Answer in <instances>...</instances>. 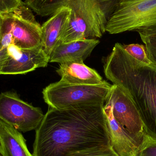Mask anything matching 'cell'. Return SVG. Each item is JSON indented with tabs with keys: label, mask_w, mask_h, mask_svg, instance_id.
<instances>
[{
	"label": "cell",
	"mask_w": 156,
	"mask_h": 156,
	"mask_svg": "<svg viewBox=\"0 0 156 156\" xmlns=\"http://www.w3.org/2000/svg\"><path fill=\"white\" fill-rule=\"evenodd\" d=\"M102 61L106 78L131 98L145 132L156 140V65L135 59L118 43Z\"/></svg>",
	"instance_id": "7a4b0ae2"
},
{
	"label": "cell",
	"mask_w": 156,
	"mask_h": 156,
	"mask_svg": "<svg viewBox=\"0 0 156 156\" xmlns=\"http://www.w3.org/2000/svg\"><path fill=\"white\" fill-rule=\"evenodd\" d=\"M44 116L40 108L23 101L16 93L0 94V119L19 132L36 130Z\"/></svg>",
	"instance_id": "52a82bcc"
},
{
	"label": "cell",
	"mask_w": 156,
	"mask_h": 156,
	"mask_svg": "<svg viewBox=\"0 0 156 156\" xmlns=\"http://www.w3.org/2000/svg\"><path fill=\"white\" fill-rule=\"evenodd\" d=\"M60 80L71 84L95 85L104 80L98 72L87 66L83 62H68L60 64L56 70Z\"/></svg>",
	"instance_id": "4fadbf2b"
},
{
	"label": "cell",
	"mask_w": 156,
	"mask_h": 156,
	"mask_svg": "<svg viewBox=\"0 0 156 156\" xmlns=\"http://www.w3.org/2000/svg\"><path fill=\"white\" fill-rule=\"evenodd\" d=\"M2 15V30L11 33L14 45L23 49L42 45L41 25L24 2L13 11Z\"/></svg>",
	"instance_id": "8992f818"
},
{
	"label": "cell",
	"mask_w": 156,
	"mask_h": 156,
	"mask_svg": "<svg viewBox=\"0 0 156 156\" xmlns=\"http://www.w3.org/2000/svg\"><path fill=\"white\" fill-rule=\"evenodd\" d=\"M156 28V0H119L106 27L116 34Z\"/></svg>",
	"instance_id": "5b68a950"
},
{
	"label": "cell",
	"mask_w": 156,
	"mask_h": 156,
	"mask_svg": "<svg viewBox=\"0 0 156 156\" xmlns=\"http://www.w3.org/2000/svg\"><path fill=\"white\" fill-rule=\"evenodd\" d=\"M145 47L148 58L156 65V28L137 32Z\"/></svg>",
	"instance_id": "2e32d148"
},
{
	"label": "cell",
	"mask_w": 156,
	"mask_h": 156,
	"mask_svg": "<svg viewBox=\"0 0 156 156\" xmlns=\"http://www.w3.org/2000/svg\"><path fill=\"white\" fill-rule=\"evenodd\" d=\"M67 156H119L112 146L85 149L69 154Z\"/></svg>",
	"instance_id": "ac0fdd59"
},
{
	"label": "cell",
	"mask_w": 156,
	"mask_h": 156,
	"mask_svg": "<svg viewBox=\"0 0 156 156\" xmlns=\"http://www.w3.org/2000/svg\"><path fill=\"white\" fill-rule=\"evenodd\" d=\"M104 105L49 107L35 130L33 156H67L111 146Z\"/></svg>",
	"instance_id": "6da1fadb"
},
{
	"label": "cell",
	"mask_w": 156,
	"mask_h": 156,
	"mask_svg": "<svg viewBox=\"0 0 156 156\" xmlns=\"http://www.w3.org/2000/svg\"><path fill=\"white\" fill-rule=\"evenodd\" d=\"M23 3L22 0H0V13H7L13 11Z\"/></svg>",
	"instance_id": "ffe728a7"
},
{
	"label": "cell",
	"mask_w": 156,
	"mask_h": 156,
	"mask_svg": "<svg viewBox=\"0 0 156 156\" xmlns=\"http://www.w3.org/2000/svg\"><path fill=\"white\" fill-rule=\"evenodd\" d=\"M70 14V8L64 6L58 9L41 25L42 47L49 56L58 45L63 31L69 23Z\"/></svg>",
	"instance_id": "7c38bea8"
},
{
	"label": "cell",
	"mask_w": 156,
	"mask_h": 156,
	"mask_svg": "<svg viewBox=\"0 0 156 156\" xmlns=\"http://www.w3.org/2000/svg\"><path fill=\"white\" fill-rule=\"evenodd\" d=\"M104 109L111 145L115 152L119 156H137L144 135L137 136L126 130L114 117L111 105H105Z\"/></svg>",
	"instance_id": "30bf717a"
},
{
	"label": "cell",
	"mask_w": 156,
	"mask_h": 156,
	"mask_svg": "<svg viewBox=\"0 0 156 156\" xmlns=\"http://www.w3.org/2000/svg\"><path fill=\"white\" fill-rule=\"evenodd\" d=\"M69 0H25L24 2L37 14L51 16L60 8L66 6Z\"/></svg>",
	"instance_id": "9a60e30c"
},
{
	"label": "cell",
	"mask_w": 156,
	"mask_h": 156,
	"mask_svg": "<svg viewBox=\"0 0 156 156\" xmlns=\"http://www.w3.org/2000/svg\"><path fill=\"white\" fill-rule=\"evenodd\" d=\"M122 46L125 50L135 59L146 64L152 63L148 58L145 47L144 45L133 44H122Z\"/></svg>",
	"instance_id": "e0dca14e"
},
{
	"label": "cell",
	"mask_w": 156,
	"mask_h": 156,
	"mask_svg": "<svg viewBox=\"0 0 156 156\" xmlns=\"http://www.w3.org/2000/svg\"><path fill=\"white\" fill-rule=\"evenodd\" d=\"M0 156H33L22 133L1 119Z\"/></svg>",
	"instance_id": "5bb4252c"
},
{
	"label": "cell",
	"mask_w": 156,
	"mask_h": 156,
	"mask_svg": "<svg viewBox=\"0 0 156 156\" xmlns=\"http://www.w3.org/2000/svg\"><path fill=\"white\" fill-rule=\"evenodd\" d=\"M3 19V15L0 13V39H1V34H2V24Z\"/></svg>",
	"instance_id": "7402d4cb"
},
{
	"label": "cell",
	"mask_w": 156,
	"mask_h": 156,
	"mask_svg": "<svg viewBox=\"0 0 156 156\" xmlns=\"http://www.w3.org/2000/svg\"><path fill=\"white\" fill-rule=\"evenodd\" d=\"M137 156H156V140L146 132Z\"/></svg>",
	"instance_id": "d6986e66"
},
{
	"label": "cell",
	"mask_w": 156,
	"mask_h": 156,
	"mask_svg": "<svg viewBox=\"0 0 156 156\" xmlns=\"http://www.w3.org/2000/svg\"><path fill=\"white\" fill-rule=\"evenodd\" d=\"M119 0H69L70 20L58 44L88 38H101Z\"/></svg>",
	"instance_id": "3957f363"
},
{
	"label": "cell",
	"mask_w": 156,
	"mask_h": 156,
	"mask_svg": "<svg viewBox=\"0 0 156 156\" xmlns=\"http://www.w3.org/2000/svg\"><path fill=\"white\" fill-rule=\"evenodd\" d=\"M112 85L105 80L95 85L71 84L59 80L45 87L42 94L45 102L54 109L83 105L104 104Z\"/></svg>",
	"instance_id": "277c9868"
},
{
	"label": "cell",
	"mask_w": 156,
	"mask_h": 156,
	"mask_svg": "<svg viewBox=\"0 0 156 156\" xmlns=\"http://www.w3.org/2000/svg\"><path fill=\"white\" fill-rule=\"evenodd\" d=\"M105 104L112 105L114 117L132 134L143 136L145 132L138 111L131 98L118 85L112 84Z\"/></svg>",
	"instance_id": "ba28073f"
},
{
	"label": "cell",
	"mask_w": 156,
	"mask_h": 156,
	"mask_svg": "<svg viewBox=\"0 0 156 156\" xmlns=\"http://www.w3.org/2000/svg\"><path fill=\"white\" fill-rule=\"evenodd\" d=\"M100 43L96 38H88L58 45L50 55V63L83 62Z\"/></svg>",
	"instance_id": "8fae6325"
},
{
	"label": "cell",
	"mask_w": 156,
	"mask_h": 156,
	"mask_svg": "<svg viewBox=\"0 0 156 156\" xmlns=\"http://www.w3.org/2000/svg\"><path fill=\"white\" fill-rule=\"evenodd\" d=\"M8 58L0 75H23L39 68L47 66L50 56L45 52L42 45L34 48L23 49L14 44L7 47Z\"/></svg>",
	"instance_id": "9c48e42d"
},
{
	"label": "cell",
	"mask_w": 156,
	"mask_h": 156,
	"mask_svg": "<svg viewBox=\"0 0 156 156\" xmlns=\"http://www.w3.org/2000/svg\"><path fill=\"white\" fill-rule=\"evenodd\" d=\"M8 58L7 48L0 46V72Z\"/></svg>",
	"instance_id": "44dd1931"
}]
</instances>
